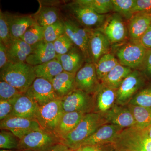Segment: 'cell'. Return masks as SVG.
Wrapping results in <instances>:
<instances>
[{
    "label": "cell",
    "instance_id": "obj_1",
    "mask_svg": "<svg viewBox=\"0 0 151 151\" xmlns=\"http://www.w3.org/2000/svg\"><path fill=\"white\" fill-rule=\"evenodd\" d=\"M105 124L107 123L101 113L92 112L85 114L75 129L60 142L73 151L76 150L85 140Z\"/></svg>",
    "mask_w": 151,
    "mask_h": 151
},
{
    "label": "cell",
    "instance_id": "obj_2",
    "mask_svg": "<svg viewBox=\"0 0 151 151\" xmlns=\"http://www.w3.org/2000/svg\"><path fill=\"white\" fill-rule=\"evenodd\" d=\"M1 81L7 82L22 93H25L36 78L34 67L26 63L9 62L1 68Z\"/></svg>",
    "mask_w": 151,
    "mask_h": 151
},
{
    "label": "cell",
    "instance_id": "obj_3",
    "mask_svg": "<svg viewBox=\"0 0 151 151\" xmlns=\"http://www.w3.org/2000/svg\"><path fill=\"white\" fill-rule=\"evenodd\" d=\"M59 143V139L53 133L41 129L30 132L20 139L18 150L47 151Z\"/></svg>",
    "mask_w": 151,
    "mask_h": 151
},
{
    "label": "cell",
    "instance_id": "obj_4",
    "mask_svg": "<svg viewBox=\"0 0 151 151\" xmlns=\"http://www.w3.org/2000/svg\"><path fill=\"white\" fill-rule=\"evenodd\" d=\"M66 8L78 24L89 29H97L101 27L106 19L105 15L97 14L76 1L66 5Z\"/></svg>",
    "mask_w": 151,
    "mask_h": 151
},
{
    "label": "cell",
    "instance_id": "obj_5",
    "mask_svg": "<svg viewBox=\"0 0 151 151\" xmlns=\"http://www.w3.org/2000/svg\"><path fill=\"white\" fill-rule=\"evenodd\" d=\"M60 99L39 107L35 120L41 128L53 133L64 113Z\"/></svg>",
    "mask_w": 151,
    "mask_h": 151
},
{
    "label": "cell",
    "instance_id": "obj_6",
    "mask_svg": "<svg viewBox=\"0 0 151 151\" xmlns=\"http://www.w3.org/2000/svg\"><path fill=\"white\" fill-rule=\"evenodd\" d=\"M147 51L140 42L131 41L120 47L116 54L120 64L136 69L142 65Z\"/></svg>",
    "mask_w": 151,
    "mask_h": 151
},
{
    "label": "cell",
    "instance_id": "obj_7",
    "mask_svg": "<svg viewBox=\"0 0 151 151\" xmlns=\"http://www.w3.org/2000/svg\"><path fill=\"white\" fill-rule=\"evenodd\" d=\"M61 100L64 113L78 112L86 114L92 113L95 107L94 97L77 89H74Z\"/></svg>",
    "mask_w": 151,
    "mask_h": 151
},
{
    "label": "cell",
    "instance_id": "obj_8",
    "mask_svg": "<svg viewBox=\"0 0 151 151\" xmlns=\"http://www.w3.org/2000/svg\"><path fill=\"white\" fill-rule=\"evenodd\" d=\"M145 83L142 73L135 69L128 75L117 89L116 104L127 105L133 97L140 91Z\"/></svg>",
    "mask_w": 151,
    "mask_h": 151
},
{
    "label": "cell",
    "instance_id": "obj_9",
    "mask_svg": "<svg viewBox=\"0 0 151 151\" xmlns=\"http://www.w3.org/2000/svg\"><path fill=\"white\" fill-rule=\"evenodd\" d=\"M24 94L39 107L59 99L51 82L42 78H36Z\"/></svg>",
    "mask_w": 151,
    "mask_h": 151
},
{
    "label": "cell",
    "instance_id": "obj_10",
    "mask_svg": "<svg viewBox=\"0 0 151 151\" xmlns=\"http://www.w3.org/2000/svg\"><path fill=\"white\" fill-rule=\"evenodd\" d=\"M0 128L12 132L19 140L30 132L42 129L36 120L14 116L1 121Z\"/></svg>",
    "mask_w": 151,
    "mask_h": 151
},
{
    "label": "cell",
    "instance_id": "obj_11",
    "mask_svg": "<svg viewBox=\"0 0 151 151\" xmlns=\"http://www.w3.org/2000/svg\"><path fill=\"white\" fill-rule=\"evenodd\" d=\"M75 81L76 89L89 94L96 92L100 83L93 63H86L79 69L76 74Z\"/></svg>",
    "mask_w": 151,
    "mask_h": 151
},
{
    "label": "cell",
    "instance_id": "obj_12",
    "mask_svg": "<svg viewBox=\"0 0 151 151\" xmlns=\"http://www.w3.org/2000/svg\"><path fill=\"white\" fill-rule=\"evenodd\" d=\"M97 30L103 33L112 43L123 41L127 36L125 24L122 17L118 13L106 18L103 25Z\"/></svg>",
    "mask_w": 151,
    "mask_h": 151
},
{
    "label": "cell",
    "instance_id": "obj_13",
    "mask_svg": "<svg viewBox=\"0 0 151 151\" xmlns=\"http://www.w3.org/2000/svg\"><path fill=\"white\" fill-rule=\"evenodd\" d=\"M101 114L107 124L116 125L122 129L136 126L134 119L127 105L116 103L108 111Z\"/></svg>",
    "mask_w": 151,
    "mask_h": 151
},
{
    "label": "cell",
    "instance_id": "obj_14",
    "mask_svg": "<svg viewBox=\"0 0 151 151\" xmlns=\"http://www.w3.org/2000/svg\"><path fill=\"white\" fill-rule=\"evenodd\" d=\"M32 46V51L26 63L35 66L56 58L57 54L52 42L42 40Z\"/></svg>",
    "mask_w": 151,
    "mask_h": 151
},
{
    "label": "cell",
    "instance_id": "obj_15",
    "mask_svg": "<svg viewBox=\"0 0 151 151\" xmlns=\"http://www.w3.org/2000/svg\"><path fill=\"white\" fill-rule=\"evenodd\" d=\"M123 130L113 124H104L85 140L81 147L87 145L97 147L105 143H111Z\"/></svg>",
    "mask_w": 151,
    "mask_h": 151
},
{
    "label": "cell",
    "instance_id": "obj_16",
    "mask_svg": "<svg viewBox=\"0 0 151 151\" xmlns=\"http://www.w3.org/2000/svg\"><path fill=\"white\" fill-rule=\"evenodd\" d=\"M110 41L102 32L93 29L90 34L89 47L92 62L95 65L104 55L109 53Z\"/></svg>",
    "mask_w": 151,
    "mask_h": 151
},
{
    "label": "cell",
    "instance_id": "obj_17",
    "mask_svg": "<svg viewBox=\"0 0 151 151\" xmlns=\"http://www.w3.org/2000/svg\"><path fill=\"white\" fill-rule=\"evenodd\" d=\"M39 108L32 99L22 93L15 99L12 116L35 120Z\"/></svg>",
    "mask_w": 151,
    "mask_h": 151
},
{
    "label": "cell",
    "instance_id": "obj_18",
    "mask_svg": "<svg viewBox=\"0 0 151 151\" xmlns=\"http://www.w3.org/2000/svg\"><path fill=\"white\" fill-rule=\"evenodd\" d=\"M151 24V15L134 14L130 19L128 25V33L131 41L139 42Z\"/></svg>",
    "mask_w": 151,
    "mask_h": 151
},
{
    "label": "cell",
    "instance_id": "obj_19",
    "mask_svg": "<svg viewBox=\"0 0 151 151\" xmlns=\"http://www.w3.org/2000/svg\"><path fill=\"white\" fill-rule=\"evenodd\" d=\"M56 58L60 62L63 71L74 74L82 67L85 61L81 50L76 46L67 53L57 55Z\"/></svg>",
    "mask_w": 151,
    "mask_h": 151
},
{
    "label": "cell",
    "instance_id": "obj_20",
    "mask_svg": "<svg viewBox=\"0 0 151 151\" xmlns=\"http://www.w3.org/2000/svg\"><path fill=\"white\" fill-rule=\"evenodd\" d=\"M85 115L78 112L64 113L53 134L60 141L75 129Z\"/></svg>",
    "mask_w": 151,
    "mask_h": 151
},
{
    "label": "cell",
    "instance_id": "obj_21",
    "mask_svg": "<svg viewBox=\"0 0 151 151\" xmlns=\"http://www.w3.org/2000/svg\"><path fill=\"white\" fill-rule=\"evenodd\" d=\"M6 13L12 40L20 38L28 29L35 23L32 16L15 15Z\"/></svg>",
    "mask_w": 151,
    "mask_h": 151
},
{
    "label": "cell",
    "instance_id": "obj_22",
    "mask_svg": "<svg viewBox=\"0 0 151 151\" xmlns=\"http://www.w3.org/2000/svg\"><path fill=\"white\" fill-rule=\"evenodd\" d=\"M76 74L63 71L55 77L52 82L55 92L62 99L76 89Z\"/></svg>",
    "mask_w": 151,
    "mask_h": 151
},
{
    "label": "cell",
    "instance_id": "obj_23",
    "mask_svg": "<svg viewBox=\"0 0 151 151\" xmlns=\"http://www.w3.org/2000/svg\"><path fill=\"white\" fill-rule=\"evenodd\" d=\"M6 47L9 62L25 63L32 51V46L21 39L12 40Z\"/></svg>",
    "mask_w": 151,
    "mask_h": 151
},
{
    "label": "cell",
    "instance_id": "obj_24",
    "mask_svg": "<svg viewBox=\"0 0 151 151\" xmlns=\"http://www.w3.org/2000/svg\"><path fill=\"white\" fill-rule=\"evenodd\" d=\"M117 90L111 89L100 83L99 88L94 93V103L98 113H105L116 103Z\"/></svg>",
    "mask_w": 151,
    "mask_h": 151
},
{
    "label": "cell",
    "instance_id": "obj_25",
    "mask_svg": "<svg viewBox=\"0 0 151 151\" xmlns=\"http://www.w3.org/2000/svg\"><path fill=\"white\" fill-rule=\"evenodd\" d=\"M132 71L130 68L119 63L103 78L101 83L111 89L117 90L124 79Z\"/></svg>",
    "mask_w": 151,
    "mask_h": 151
},
{
    "label": "cell",
    "instance_id": "obj_26",
    "mask_svg": "<svg viewBox=\"0 0 151 151\" xmlns=\"http://www.w3.org/2000/svg\"><path fill=\"white\" fill-rule=\"evenodd\" d=\"M33 67L36 78H43L51 83L55 77L63 71L60 62L56 58Z\"/></svg>",
    "mask_w": 151,
    "mask_h": 151
},
{
    "label": "cell",
    "instance_id": "obj_27",
    "mask_svg": "<svg viewBox=\"0 0 151 151\" xmlns=\"http://www.w3.org/2000/svg\"><path fill=\"white\" fill-rule=\"evenodd\" d=\"M62 20L65 26V34L71 40L75 46L81 50L85 61L86 63H92L88 44L74 29L68 19Z\"/></svg>",
    "mask_w": 151,
    "mask_h": 151
},
{
    "label": "cell",
    "instance_id": "obj_28",
    "mask_svg": "<svg viewBox=\"0 0 151 151\" xmlns=\"http://www.w3.org/2000/svg\"><path fill=\"white\" fill-rule=\"evenodd\" d=\"M32 17L36 23L45 28L60 19L59 9L53 6L41 7Z\"/></svg>",
    "mask_w": 151,
    "mask_h": 151
},
{
    "label": "cell",
    "instance_id": "obj_29",
    "mask_svg": "<svg viewBox=\"0 0 151 151\" xmlns=\"http://www.w3.org/2000/svg\"><path fill=\"white\" fill-rule=\"evenodd\" d=\"M127 106L134 119L136 126L139 129L145 130L151 125V108H144L128 104Z\"/></svg>",
    "mask_w": 151,
    "mask_h": 151
},
{
    "label": "cell",
    "instance_id": "obj_30",
    "mask_svg": "<svg viewBox=\"0 0 151 151\" xmlns=\"http://www.w3.org/2000/svg\"><path fill=\"white\" fill-rule=\"evenodd\" d=\"M118 59L111 53L104 55L95 64L97 77L101 81L114 67L119 64Z\"/></svg>",
    "mask_w": 151,
    "mask_h": 151
},
{
    "label": "cell",
    "instance_id": "obj_31",
    "mask_svg": "<svg viewBox=\"0 0 151 151\" xmlns=\"http://www.w3.org/2000/svg\"><path fill=\"white\" fill-rule=\"evenodd\" d=\"M77 2L88 7L100 14H105L113 11L112 0H78Z\"/></svg>",
    "mask_w": 151,
    "mask_h": 151
},
{
    "label": "cell",
    "instance_id": "obj_32",
    "mask_svg": "<svg viewBox=\"0 0 151 151\" xmlns=\"http://www.w3.org/2000/svg\"><path fill=\"white\" fill-rule=\"evenodd\" d=\"M45 27L37 23L30 27L23 35L20 38L28 44L32 46L44 39Z\"/></svg>",
    "mask_w": 151,
    "mask_h": 151
},
{
    "label": "cell",
    "instance_id": "obj_33",
    "mask_svg": "<svg viewBox=\"0 0 151 151\" xmlns=\"http://www.w3.org/2000/svg\"><path fill=\"white\" fill-rule=\"evenodd\" d=\"M65 33V26L62 19L45 28L44 39L47 42H52Z\"/></svg>",
    "mask_w": 151,
    "mask_h": 151
},
{
    "label": "cell",
    "instance_id": "obj_34",
    "mask_svg": "<svg viewBox=\"0 0 151 151\" xmlns=\"http://www.w3.org/2000/svg\"><path fill=\"white\" fill-rule=\"evenodd\" d=\"M135 0H112L113 11L127 19L134 15L133 10Z\"/></svg>",
    "mask_w": 151,
    "mask_h": 151
},
{
    "label": "cell",
    "instance_id": "obj_35",
    "mask_svg": "<svg viewBox=\"0 0 151 151\" xmlns=\"http://www.w3.org/2000/svg\"><path fill=\"white\" fill-rule=\"evenodd\" d=\"M19 140L13 133L6 130L0 132V148L1 150H18Z\"/></svg>",
    "mask_w": 151,
    "mask_h": 151
},
{
    "label": "cell",
    "instance_id": "obj_36",
    "mask_svg": "<svg viewBox=\"0 0 151 151\" xmlns=\"http://www.w3.org/2000/svg\"><path fill=\"white\" fill-rule=\"evenodd\" d=\"M129 104L144 108H151V89L140 90L130 100Z\"/></svg>",
    "mask_w": 151,
    "mask_h": 151
},
{
    "label": "cell",
    "instance_id": "obj_37",
    "mask_svg": "<svg viewBox=\"0 0 151 151\" xmlns=\"http://www.w3.org/2000/svg\"><path fill=\"white\" fill-rule=\"evenodd\" d=\"M10 30L6 13L0 12V42L7 47L12 40Z\"/></svg>",
    "mask_w": 151,
    "mask_h": 151
},
{
    "label": "cell",
    "instance_id": "obj_38",
    "mask_svg": "<svg viewBox=\"0 0 151 151\" xmlns=\"http://www.w3.org/2000/svg\"><path fill=\"white\" fill-rule=\"evenodd\" d=\"M53 44L57 55L67 53L75 46L72 41L65 33L55 41Z\"/></svg>",
    "mask_w": 151,
    "mask_h": 151
},
{
    "label": "cell",
    "instance_id": "obj_39",
    "mask_svg": "<svg viewBox=\"0 0 151 151\" xmlns=\"http://www.w3.org/2000/svg\"><path fill=\"white\" fill-rule=\"evenodd\" d=\"M22 94V93L7 82L0 81V100H12Z\"/></svg>",
    "mask_w": 151,
    "mask_h": 151
},
{
    "label": "cell",
    "instance_id": "obj_40",
    "mask_svg": "<svg viewBox=\"0 0 151 151\" xmlns=\"http://www.w3.org/2000/svg\"><path fill=\"white\" fill-rule=\"evenodd\" d=\"M15 99L12 100H0V121L12 116Z\"/></svg>",
    "mask_w": 151,
    "mask_h": 151
},
{
    "label": "cell",
    "instance_id": "obj_41",
    "mask_svg": "<svg viewBox=\"0 0 151 151\" xmlns=\"http://www.w3.org/2000/svg\"><path fill=\"white\" fill-rule=\"evenodd\" d=\"M140 68L142 69L145 74L151 77V50L147 51L145 57Z\"/></svg>",
    "mask_w": 151,
    "mask_h": 151
},
{
    "label": "cell",
    "instance_id": "obj_42",
    "mask_svg": "<svg viewBox=\"0 0 151 151\" xmlns=\"http://www.w3.org/2000/svg\"><path fill=\"white\" fill-rule=\"evenodd\" d=\"M139 42L147 50H151V24L147 31L143 35Z\"/></svg>",
    "mask_w": 151,
    "mask_h": 151
},
{
    "label": "cell",
    "instance_id": "obj_43",
    "mask_svg": "<svg viewBox=\"0 0 151 151\" xmlns=\"http://www.w3.org/2000/svg\"><path fill=\"white\" fill-rule=\"evenodd\" d=\"M9 62L6 47L4 44L0 42V68L5 66Z\"/></svg>",
    "mask_w": 151,
    "mask_h": 151
},
{
    "label": "cell",
    "instance_id": "obj_44",
    "mask_svg": "<svg viewBox=\"0 0 151 151\" xmlns=\"http://www.w3.org/2000/svg\"><path fill=\"white\" fill-rule=\"evenodd\" d=\"M47 151H74L62 143H59Z\"/></svg>",
    "mask_w": 151,
    "mask_h": 151
},
{
    "label": "cell",
    "instance_id": "obj_45",
    "mask_svg": "<svg viewBox=\"0 0 151 151\" xmlns=\"http://www.w3.org/2000/svg\"><path fill=\"white\" fill-rule=\"evenodd\" d=\"M76 151H100L97 147L93 146H84L79 148Z\"/></svg>",
    "mask_w": 151,
    "mask_h": 151
},
{
    "label": "cell",
    "instance_id": "obj_46",
    "mask_svg": "<svg viewBox=\"0 0 151 151\" xmlns=\"http://www.w3.org/2000/svg\"><path fill=\"white\" fill-rule=\"evenodd\" d=\"M147 134L148 137L151 139V125L147 129Z\"/></svg>",
    "mask_w": 151,
    "mask_h": 151
},
{
    "label": "cell",
    "instance_id": "obj_47",
    "mask_svg": "<svg viewBox=\"0 0 151 151\" xmlns=\"http://www.w3.org/2000/svg\"><path fill=\"white\" fill-rule=\"evenodd\" d=\"M0 151H23L22 150H19V151H13L12 150H1Z\"/></svg>",
    "mask_w": 151,
    "mask_h": 151
},
{
    "label": "cell",
    "instance_id": "obj_48",
    "mask_svg": "<svg viewBox=\"0 0 151 151\" xmlns=\"http://www.w3.org/2000/svg\"></svg>",
    "mask_w": 151,
    "mask_h": 151
},
{
    "label": "cell",
    "instance_id": "obj_49",
    "mask_svg": "<svg viewBox=\"0 0 151 151\" xmlns=\"http://www.w3.org/2000/svg\"></svg>",
    "mask_w": 151,
    "mask_h": 151
}]
</instances>
